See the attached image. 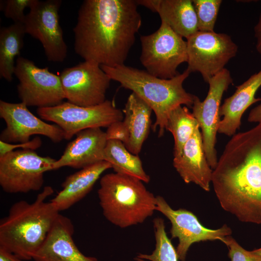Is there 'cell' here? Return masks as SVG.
<instances>
[{
    "label": "cell",
    "instance_id": "cell-1",
    "mask_svg": "<svg viewBox=\"0 0 261 261\" xmlns=\"http://www.w3.org/2000/svg\"><path fill=\"white\" fill-rule=\"evenodd\" d=\"M134 0H85L73 29L74 51L85 61L115 67L124 64L142 18Z\"/></svg>",
    "mask_w": 261,
    "mask_h": 261
},
{
    "label": "cell",
    "instance_id": "cell-2",
    "mask_svg": "<svg viewBox=\"0 0 261 261\" xmlns=\"http://www.w3.org/2000/svg\"><path fill=\"white\" fill-rule=\"evenodd\" d=\"M211 183L225 211L241 222L261 224V123L232 136Z\"/></svg>",
    "mask_w": 261,
    "mask_h": 261
},
{
    "label": "cell",
    "instance_id": "cell-3",
    "mask_svg": "<svg viewBox=\"0 0 261 261\" xmlns=\"http://www.w3.org/2000/svg\"><path fill=\"white\" fill-rule=\"evenodd\" d=\"M54 192L46 186L29 203L20 200L0 221V248L28 261L33 259L45 241L59 212L46 200Z\"/></svg>",
    "mask_w": 261,
    "mask_h": 261
},
{
    "label": "cell",
    "instance_id": "cell-4",
    "mask_svg": "<svg viewBox=\"0 0 261 261\" xmlns=\"http://www.w3.org/2000/svg\"><path fill=\"white\" fill-rule=\"evenodd\" d=\"M111 80L120 83L144 101L154 111L156 120L152 126L159 128V136L165 130L170 113L180 105L192 107L195 95L184 88L183 84L190 72L186 69L182 73L168 79L156 77L146 70L125 65L115 67L101 66Z\"/></svg>",
    "mask_w": 261,
    "mask_h": 261
},
{
    "label": "cell",
    "instance_id": "cell-5",
    "mask_svg": "<svg viewBox=\"0 0 261 261\" xmlns=\"http://www.w3.org/2000/svg\"><path fill=\"white\" fill-rule=\"evenodd\" d=\"M99 203L105 218L120 228L143 223L156 211V196L140 179L112 173L100 179Z\"/></svg>",
    "mask_w": 261,
    "mask_h": 261
},
{
    "label": "cell",
    "instance_id": "cell-6",
    "mask_svg": "<svg viewBox=\"0 0 261 261\" xmlns=\"http://www.w3.org/2000/svg\"><path fill=\"white\" fill-rule=\"evenodd\" d=\"M142 64L149 73L162 79L172 78L177 69L188 61L187 42L161 21L155 32L140 37Z\"/></svg>",
    "mask_w": 261,
    "mask_h": 261
},
{
    "label": "cell",
    "instance_id": "cell-7",
    "mask_svg": "<svg viewBox=\"0 0 261 261\" xmlns=\"http://www.w3.org/2000/svg\"><path fill=\"white\" fill-rule=\"evenodd\" d=\"M37 113L41 118L59 126L66 140H70L84 130L108 128L124 118L123 111L116 107L113 101L107 100L92 106H81L69 102H63L55 106L38 108Z\"/></svg>",
    "mask_w": 261,
    "mask_h": 261
},
{
    "label": "cell",
    "instance_id": "cell-8",
    "mask_svg": "<svg viewBox=\"0 0 261 261\" xmlns=\"http://www.w3.org/2000/svg\"><path fill=\"white\" fill-rule=\"evenodd\" d=\"M55 161L29 149L8 152L0 156V186L10 194L38 191L44 184V173L53 170Z\"/></svg>",
    "mask_w": 261,
    "mask_h": 261
},
{
    "label": "cell",
    "instance_id": "cell-9",
    "mask_svg": "<svg viewBox=\"0 0 261 261\" xmlns=\"http://www.w3.org/2000/svg\"><path fill=\"white\" fill-rule=\"evenodd\" d=\"M188 68L200 72L208 83L234 57L238 46L231 37L223 33L198 31L187 39Z\"/></svg>",
    "mask_w": 261,
    "mask_h": 261
},
{
    "label": "cell",
    "instance_id": "cell-10",
    "mask_svg": "<svg viewBox=\"0 0 261 261\" xmlns=\"http://www.w3.org/2000/svg\"><path fill=\"white\" fill-rule=\"evenodd\" d=\"M14 74L19 82L18 97L27 106L53 107L65 99L59 75L48 67H39L32 61L19 56L15 60Z\"/></svg>",
    "mask_w": 261,
    "mask_h": 261
},
{
    "label": "cell",
    "instance_id": "cell-11",
    "mask_svg": "<svg viewBox=\"0 0 261 261\" xmlns=\"http://www.w3.org/2000/svg\"><path fill=\"white\" fill-rule=\"evenodd\" d=\"M60 0H34L23 23L26 34L42 44L47 59L61 62L67 56V46L59 22Z\"/></svg>",
    "mask_w": 261,
    "mask_h": 261
},
{
    "label": "cell",
    "instance_id": "cell-12",
    "mask_svg": "<svg viewBox=\"0 0 261 261\" xmlns=\"http://www.w3.org/2000/svg\"><path fill=\"white\" fill-rule=\"evenodd\" d=\"M65 98L81 106L102 103L111 79L101 66L85 61L66 68L59 74Z\"/></svg>",
    "mask_w": 261,
    "mask_h": 261
},
{
    "label": "cell",
    "instance_id": "cell-13",
    "mask_svg": "<svg viewBox=\"0 0 261 261\" xmlns=\"http://www.w3.org/2000/svg\"><path fill=\"white\" fill-rule=\"evenodd\" d=\"M208 83L209 90L205 99L201 101L195 96L192 113L199 125L204 153L213 170L218 160L215 146L220 121V104L224 93L232 83V79L230 71L224 68L212 77Z\"/></svg>",
    "mask_w": 261,
    "mask_h": 261
},
{
    "label": "cell",
    "instance_id": "cell-14",
    "mask_svg": "<svg viewBox=\"0 0 261 261\" xmlns=\"http://www.w3.org/2000/svg\"><path fill=\"white\" fill-rule=\"evenodd\" d=\"M156 211L165 216L171 222L172 238H177L178 244L176 250L178 260L185 261L187 253L194 243L206 241L221 242L231 235L232 230L226 224L217 229L204 227L197 217L185 209H173L161 196H156Z\"/></svg>",
    "mask_w": 261,
    "mask_h": 261
},
{
    "label": "cell",
    "instance_id": "cell-15",
    "mask_svg": "<svg viewBox=\"0 0 261 261\" xmlns=\"http://www.w3.org/2000/svg\"><path fill=\"white\" fill-rule=\"evenodd\" d=\"M0 117L6 124L0 135V141L5 143L27 142L34 135L46 136L54 143L64 139V132L59 126L42 120L22 102L11 103L0 100Z\"/></svg>",
    "mask_w": 261,
    "mask_h": 261
},
{
    "label": "cell",
    "instance_id": "cell-16",
    "mask_svg": "<svg viewBox=\"0 0 261 261\" xmlns=\"http://www.w3.org/2000/svg\"><path fill=\"white\" fill-rule=\"evenodd\" d=\"M108 139L101 128L84 130L67 145L62 155L56 160L53 170L68 166L75 169L86 167L104 160V150Z\"/></svg>",
    "mask_w": 261,
    "mask_h": 261
},
{
    "label": "cell",
    "instance_id": "cell-17",
    "mask_svg": "<svg viewBox=\"0 0 261 261\" xmlns=\"http://www.w3.org/2000/svg\"><path fill=\"white\" fill-rule=\"evenodd\" d=\"M74 227L68 217L59 214L43 245L33 258L35 261H98L83 254L75 245Z\"/></svg>",
    "mask_w": 261,
    "mask_h": 261
},
{
    "label": "cell",
    "instance_id": "cell-18",
    "mask_svg": "<svg viewBox=\"0 0 261 261\" xmlns=\"http://www.w3.org/2000/svg\"><path fill=\"white\" fill-rule=\"evenodd\" d=\"M173 166L185 183H193L210 191L213 169L204 153L200 128L185 144L180 154L174 157Z\"/></svg>",
    "mask_w": 261,
    "mask_h": 261
},
{
    "label": "cell",
    "instance_id": "cell-19",
    "mask_svg": "<svg viewBox=\"0 0 261 261\" xmlns=\"http://www.w3.org/2000/svg\"><path fill=\"white\" fill-rule=\"evenodd\" d=\"M261 87V70L252 75L237 87L234 93L226 98L219 109V116H223L219 124L218 132L231 136L240 128L241 118L246 109L261 101L255 94Z\"/></svg>",
    "mask_w": 261,
    "mask_h": 261
},
{
    "label": "cell",
    "instance_id": "cell-20",
    "mask_svg": "<svg viewBox=\"0 0 261 261\" xmlns=\"http://www.w3.org/2000/svg\"><path fill=\"white\" fill-rule=\"evenodd\" d=\"M138 3L158 13L161 21L183 38L198 31L192 0H138Z\"/></svg>",
    "mask_w": 261,
    "mask_h": 261
},
{
    "label": "cell",
    "instance_id": "cell-21",
    "mask_svg": "<svg viewBox=\"0 0 261 261\" xmlns=\"http://www.w3.org/2000/svg\"><path fill=\"white\" fill-rule=\"evenodd\" d=\"M110 168L111 164L102 160L81 169L66 177L61 184L62 189L50 202L59 212L68 209L83 199L102 174Z\"/></svg>",
    "mask_w": 261,
    "mask_h": 261
},
{
    "label": "cell",
    "instance_id": "cell-22",
    "mask_svg": "<svg viewBox=\"0 0 261 261\" xmlns=\"http://www.w3.org/2000/svg\"><path fill=\"white\" fill-rule=\"evenodd\" d=\"M151 108L136 94L128 97L123 110L127 139L124 145L131 153L138 155L151 127Z\"/></svg>",
    "mask_w": 261,
    "mask_h": 261
},
{
    "label": "cell",
    "instance_id": "cell-23",
    "mask_svg": "<svg viewBox=\"0 0 261 261\" xmlns=\"http://www.w3.org/2000/svg\"><path fill=\"white\" fill-rule=\"evenodd\" d=\"M26 34L24 24L20 23L3 27L0 30V77L8 82L13 79L16 57H19Z\"/></svg>",
    "mask_w": 261,
    "mask_h": 261
},
{
    "label": "cell",
    "instance_id": "cell-24",
    "mask_svg": "<svg viewBox=\"0 0 261 261\" xmlns=\"http://www.w3.org/2000/svg\"><path fill=\"white\" fill-rule=\"evenodd\" d=\"M103 160L108 162L116 173L137 178L144 183L150 181L138 156L130 152L120 141L108 140L104 150Z\"/></svg>",
    "mask_w": 261,
    "mask_h": 261
},
{
    "label": "cell",
    "instance_id": "cell-25",
    "mask_svg": "<svg viewBox=\"0 0 261 261\" xmlns=\"http://www.w3.org/2000/svg\"><path fill=\"white\" fill-rule=\"evenodd\" d=\"M199 125L187 106L180 105L173 110L167 119L166 130L174 138V157L180 154L187 142Z\"/></svg>",
    "mask_w": 261,
    "mask_h": 261
},
{
    "label": "cell",
    "instance_id": "cell-26",
    "mask_svg": "<svg viewBox=\"0 0 261 261\" xmlns=\"http://www.w3.org/2000/svg\"><path fill=\"white\" fill-rule=\"evenodd\" d=\"M155 238V248L151 254L139 253L134 258L136 261H178L176 250L168 237L164 221L160 218L153 221Z\"/></svg>",
    "mask_w": 261,
    "mask_h": 261
},
{
    "label": "cell",
    "instance_id": "cell-27",
    "mask_svg": "<svg viewBox=\"0 0 261 261\" xmlns=\"http://www.w3.org/2000/svg\"><path fill=\"white\" fill-rule=\"evenodd\" d=\"M221 0H192L198 31L212 32L217 21Z\"/></svg>",
    "mask_w": 261,
    "mask_h": 261
},
{
    "label": "cell",
    "instance_id": "cell-28",
    "mask_svg": "<svg viewBox=\"0 0 261 261\" xmlns=\"http://www.w3.org/2000/svg\"><path fill=\"white\" fill-rule=\"evenodd\" d=\"M34 0H2V10L4 16L11 19L14 23H24L26 15L24 11L30 8Z\"/></svg>",
    "mask_w": 261,
    "mask_h": 261
},
{
    "label": "cell",
    "instance_id": "cell-29",
    "mask_svg": "<svg viewBox=\"0 0 261 261\" xmlns=\"http://www.w3.org/2000/svg\"><path fill=\"white\" fill-rule=\"evenodd\" d=\"M222 242L229 249L228 256L231 261H261V256L244 248L231 235L226 236Z\"/></svg>",
    "mask_w": 261,
    "mask_h": 261
},
{
    "label": "cell",
    "instance_id": "cell-30",
    "mask_svg": "<svg viewBox=\"0 0 261 261\" xmlns=\"http://www.w3.org/2000/svg\"><path fill=\"white\" fill-rule=\"evenodd\" d=\"M41 139L37 136L29 142L17 144H10L0 141V156L14 151L17 148L32 150L39 148L42 145Z\"/></svg>",
    "mask_w": 261,
    "mask_h": 261
},
{
    "label": "cell",
    "instance_id": "cell-31",
    "mask_svg": "<svg viewBox=\"0 0 261 261\" xmlns=\"http://www.w3.org/2000/svg\"><path fill=\"white\" fill-rule=\"evenodd\" d=\"M247 120L251 123H261V103L250 111Z\"/></svg>",
    "mask_w": 261,
    "mask_h": 261
},
{
    "label": "cell",
    "instance_id": "cell-32",
    "mask_svg": "<svg viewBox=\"0 0 261 261\" xmlns=\"http://www.w3.org/2000/svg\"><path fill=\"white\" fill-rule=\"evenodd\" d=\"M254 36L256 39V48L261 56V12L257 23L254 27Z\"/></svg>",
    "mask_w": 261,
    "mask_h": 261
},
{
    "label": "cell",
    "instance_id": "cell-33",
    "mask_svg": "<svg viewBox=\"0 0 261 261\" xmlns=\"http://www.w3.org/2000/svg\"><path fill=\"white\" fill-rule=\"evenodd\" d=\"M0 261H27L18 258L14 254L0 248Z\"/></svg>",
    "mask_w": 261,
    "mask_h": 261
},
{
    "label": "cell",
    "instance_id": "cell-34",
    "mask_svg": "<svg viewBox=\"0 0 261 261\" xmlns=\"http://www.w3.org/2000/svg\"><path fill=\"white\" fill-rule=\"evenodd\" d=\"M252 251L255 254H257L259 256H261V247L259 248H258V249H255V250H253Z\"/></svg>",
    "mask_w": 261,
    "mask_h": 261
}]
</instances>
